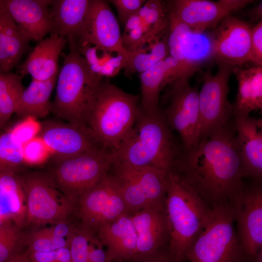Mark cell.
Returning a JSON list of instances; mask_svg holds the SVG:
<instances>
[{
  "instance_id": "obj_28",
  "label": "cell",
  "mask_w": 262,
  "mask_h": 262,
  "mask_svg": "<svg viewBox=\"0 0 262 262\" xmlns=\"http://www.w3.org/2000/svg\"><path fill=\"white\" fill-rule=\"evenodd\" d=\"M24 190L16 174H0V215L9 217L19 227L25 219Z\"/></svg>"
},
{
  "instance_id": "obj_34",
  "label": "cell",
  "mask_w": 262,
  "mask_h": 262,
  "mask_svg": "<svg viewBox=\"0 0 262 262\" xmlns=\"http://www.w3.org/2000/svg\"><path fill=\"white\" fill-rule=\"evenodd\" d=\"M27 243L30 252H48L69 246L67 239L52 237L44 229L33 232L28 237Z\"/></svg>"
},
{
  "instance_id": "obj_29",
  "label": "cell",
  "mask_w": 262,
  "mask_h": 262,
  "mask_svg": "<svg viewBox=\"0 0 262 262\" xmlns=\"http://www.w3.org/2000/svg\"><path fill=\"white\" fill-rule=\"evenodd\" d=\"M167 35L148 43L147 47L145 45L131 52L124 68L125 75L129 76L134 72L140 74L169 55Z\"/></svg>"
},
{
  "instance_id": "obj_7",
  "label": "cell",
  "mask_w": 262,
  "mask_h": 262,
  "mask_svg": "<svg viewBox=\"0 0 262 262\" xmlns=\"http://www.w3.org/2000/svg\"><path fill=\"white\" fill-rule=\"evenodd\" d=\"M49 173L58 189L75 205L94 186L115 162L113 152L103 147L68 157H55Z\"/></svg>"
},
{
  "instance_id": "obj_39",
  "label": "cell",
  "mask_w": 262,
  "mask_h": 262,
  "mask_svg": "<svg viewBox=\"0 0 262 262\" xmlns=\"http://www.w3.org/2000/svg\"><path fill=\"white\" fill-rule=\"evenodd\" d=\"M147 0H111L108 1L114 4L120 21L124 24L132 16L138 11Z\"/></svg>"
},
{
  "instance_id": "obj_36",
  "label": "cell",
  "mask_w": 262,
  "mask_h": 262,
  "mask_svg": "<svg viewBox=\"0 0 262 262\" xmlns=\"http://www.w3.org/2000/svg\"><path fill=\"white\" fill-rule=\"evenodd\" d=\"M22 153L25 164H41L52 155L44 141L38 136L22 144Z\"/></svg>"
},
{
  "instance_id": "obj_50",
  "label": "cell",
  "mask_w": 262,
  "mask_h": 262,
  "mask_svg": "<svg viewBox=\"0 0 262 262\" xmlns=\"http://www.w3.org/2000/svg\"><path fill=\"white\" fill-rule=\"evenodd\" d=\"M254 262H262V249L253 258Z\"/></svg>"
},
{
  "instance_id": "obj_44",
  "label": "cell",
  "mask_w": 262,
  "mask_h": 262,
  "mask_svg": "<svg viewBox=\"0 0 262 262\" xmlns=\"http://www.w3.org/2000/svg\"><path fill=\"white\" fill-rule=\"evenodd\" d=\"M75 227L68 221L61 222L53 225L52 227L44 228L45 231L54 237L67 239L73 232Z\"/></svg>"
},
{
  "instance_id": "obj_30",
  "label": "cell",
  "mask_w": 262,
  "mask_h": 262,
  "mask_svg": "<svg viewBox=\"0 0 262 262\" xmlns=\"http://www.w3.org/2000/svg\"><path fill=\"white\" fill-rule=\"evenodd\" d=\"M20 75L0 73V120L2 126L15 113L19 96L24 90Z\"/></svg>"
},
{
  "instance_id": "obj_26",
  "label": "cell",
  "mask_w": 262,
  "mask_h": 262,
  "mask_svg": "<svg viewBox=\"0 0 262 262\" xmlns=\"http://www.w3.org/2000/svg\"><path fill=\"white\" fill-rule=\"evenodd\" d=\"M29 42L0 0V73L9 72L17 66Z\"/></svg>"
},
{
  "instance_id": "obj_5",
  "label": "cell",
  "mask_w": 262,
  "mask_h": 262,
  "mask_svg": "<svg viewBox=\"0 0 262 262\" xmlns=\"http://www.w3.org/2000/svg\"><path fill=\"white\" fill-rule=\"evenodd\" d=\"M139 98L102 80L87 125L103 147L115 151L130 134L140 112Z\"/></svg>"
},
{
  "instance_id": "obj_4",
  "label": "cell",
  "mask_w": 262,
  "mask_h": 262,
  "mask_svg": "<svg viewBox=\"0 0 262 262\" xmlns=\"http://www.w3.org/2000/svg\"><path fill=\"white\" fill-rule=\"evenodd\" d=\"M164 207L169 251L183 262L188 249L208 222L212 208L173 170L167 173Z\"/></svg>"
},
{
  "instance_id": "obj_32",
  "label": "cell",
  "mask_w": 262,
  "mask_h": 262,
  "mask_svg": "<svg viewBox=\"0 0 262 262\" xmlns=\"http://www.w3.org/2000/svg\"><path fill=\"white\" fill-rule=\"evenodd\" d=\"M24 164L22 144L10 131L0 134V174H16Z\"/></svg>"
},
{
  "instance_id": "obj_21",
  "label": "cell",
  "mask_w": 262,
  "mask_h": 262,
  "mask_svg": "<svg viewBox=\"0 0 262 262\" xmlns=\"http://www.w3.org/2000/svg\"><path fill=\"white\" fill-rule=\"evenodd\" d=\"M96 232L109 262L130 261L137 255V234L130 213L103 224Z\"/></svg>"
},
{
  "instance_id": "obj_20",
  "label": "cell",
  "mask_w": 262,
  "mask_h": 262,
  "mask_svg": "<svg viewBox=\"0 0 262 262\" xmlns=\"http://www.w3.org/2000/svg\"><path fill=\"white\" fill-rule=\"evenodd\" d=\"M233 125L236 142L241 158L245 177L256 182L262 178V119L235 116Z\"/></svg>"
},
{
  "instance_id": "obj_47",
  "label": "cell",
  "mask_w": 262,
  "mask_h": 262,
  "mask_svg": "<svg viewBox=\"0 0 262 262\" xmlns=\"http://www.w3.org/2000/svg\"><path fill=\"white\" fill-rule=\"evenodd\" d=\"M251 21L258 20H262V3L261 2L257 6L247 11L246 14Z\"/></svg>"
},
{
  "instance_id": "obj_40",
  "label": "cell",
  "mask_w": 262,
  "mask_h": 262,
  "mask_svg": "<svg viewBox=\"0 0 262 262\" xmlns=\"http://www.w3.org/2000/svg\"><path fill=\"white\" fill-rule=\"evenodd\" d=\"M250 59L254 66H262V20L251 30Z\"/></svg>"
},
{
  "instance_id": "obj_24",
  "label": "cell",
  "mask_w": 262,
  "mask_h": 262,
  "mask_svg": "<svg viewBox=\"0 0 262 262\" xmlns=\"http://www.w3.org/2000/svg\"><path fill=\"white\" fill-rule=\"evenodd\" d=\"M90 3L91 0H52L49 7L51 33L66 38L67 42L75 41L82 28Z\"/></svg>"
},
{
  "instance_id": "obj_22",
  "label": "cell",
  "mask_w": 262,
  "mask_h": 262,
  "mask_svg": "<svg viewBox=\"0 0 262 262\" xmlns=\"http://www.w3.org/2000/svg\"><path fill=\"white\" fill-rule=\"evenodd\" d=\"M130 215L137 237L136 255L153 252L169 239L164 206L145 208Z\"/></svg>"
},
{
  "instance_id": "obj_48",
  "label": "cell",
  "mask_w": 262,
  "mask_h": 262,
  "mask_svg": "<svg viewBox=\"0 0 262 262\" xmlns=\"http://www.w3.org/2000/svg\"><path fill=\"white\" fill-rule=\"evenodd\" d=\"M142 25L141 20L138 14L131 16L125 23L124 30H130L138 28Z\"/></svg>"
},
{
  "instance_id": "obj_15",
  "label": "cell",
  "mask_w": 262,
  "mask_h": 262,
  "mask_svg": "<svg viewBox=\"0 0 262 262\" xmlns=\"http://www.w3.org/2000/svg\"><path fill=\"white\" fill-rule=\"evenodd\" d=\"M252 0H168L169 9L194 34H201L208 29L214 30L227 16L252 3Z\"/></svg>"
},
{
  "instance_id": "obj_51",
  "label": "cell",
  "mask_w": 262,
  "mask_h": 262,
  "mask_svg": "<svg viewBox=\"0 0 262 262\" xmlns=\"http://www.w3.org/2000/svg\"><path fill=\"white\" fill-rule=\"evenodd\" d=\"M13 221L9 217L3 216V215H0V226L6 223V222L9 221Z\"/></svg>"
},
{
  "instance_id": "obj_10",
  "label": "cell",
  "mask_w": 262,
  "mask_h": 262,
  "mask_svg": "<svg viewBox=\"0 0 262 262\" xmlns=\"http://www.w3.org/2000/svg\"><path fill=\"white\" fill-rule=\"evenodd\" d=\"M218 69L213 75L211 68L203 74V83L198 92L199 141L233 123L232 105L228 99L229 78L235 66L217 62Z\"/></svg>"
},
{
  "instance_id": "obj_2",
  "label": "cell",
  "mask_w": 262,
  "mask_h": 262,
  "mask_svg": "<svg viewBox=\"0 0 262 262\" xmlns=\"http://www.w3.org/2000/svg\"><path fill=\"white\" fill-rule=\"evenodd\" d=\"M160 108L147 112L141 108L133 129L113 151L115 162L151 167L166 173L173 170L182 150Z\"/></svg>"
},
{
  "instance_id": "obj_42",
  "label": "cell",
  "mask_w": 262,
  "mask_h": 262,
  "mask_svg": "<svg viewBox=\"0 0 262 262\" xmlns=\"http://www.w3.org/2000/svg\"><path fill=\"white\" fill-rule=\"evenodd\" d=\"M103 246L93 233L89 242L87 262H109Z\"/></svg>"
},
{
  "instance_id": "obj_13",
  "label": "cell",
  "mask_w": 262,
  "mask_h": 262,
  "mask_svg": "<svg viewBox=\"0 0 262 262\" xmlns=\"http://www.w3.org/2000/svg\"><path fill=\"white\" fill-rule=\"evenodd\" d=\"M76 47L88 45L98 47L123 57L127 63L131 52L124 47L118 21L108 1L91 0L82 28L75 41Z\"/></svg>"
},
{
  "instance_id": "obj_46",
  "label": "cell",
  "mask_w": 262,
  "mask_h": 262,
  "mask_svg": "<svg viewBox=\"0 0 262 262\" xmlns=\"http://www.w3.org/2000/svg\"><path fill=\"white\" fill-rule=\"evenodd\" d=\"M54 253L58 262H72L69 246L56 249Z\"/></svg>"
},
{
  "instance_id": "obj_45",
  "label": "cell",
  "mask_w": 262,
  "mask_h": 262,
  "mask_svg": "<svg viewBox=\"0 0 262 262\" xmlns=\"http://www.w3.org/2000/svg\"><path fill=\"white\" fill-rule=\"evenodd\" d=\"M31 262H58L54 250L48 252H30Z\"/></svg>"
},
{
  "instance_id": "obj_41",
  "label": "cell",
  "mask_w": 262,
  "mask_h": 262,
  "mask_svg": "<svg viewBox=\"0 0 262 262\" xmlns=\"http://www.w3.org/2000/svg\"><path fill=\"white\" fill-rule=\"evenodd\" d=\"M131 262H180L172 254L168 248H162L150 253L137 255L130 260Z\"/></svg>"
},
{
  "instance_id": "obj_18",
  "label": "cell",
  "mask_w": 262,
  "mask_h": 262,
  "mask_svg": "<svg viewBox=\"0 0 262 262\" xmlns=\"http://www.w3.org/2000/svg\"><path fill=\"white\" fill-rule=\"evenodd\" d=\"M38 136L58 157L73 156L102 147L87 127L67 122H44Z\"/></svg>"
},
{
  "instance_id": "obj_1",
  "label": "cell",
  "mask_w": 262,
  "mask_h": 262,
  "mask_svg": "<svg viewBox=\"0 0 262 262\" xmlns=\"http://www.w3.org/2000/svg\"><path fill=\"white\" fill-rule=\"evenodd\" d=\"M173 170L211 208L231 201L245 187L233 122L181 151Z\"/></svg>"
},
{
  "instance_id": "obj_53",
  "label": "cell",
  "mask_w": 262,
  "mask_h": 262,
  "mask_svg": "<svg viewBox=\"0 0 262 262\" xmlns=\"http://www.w3.org/2000/svg\"><path fill=\"white\" fill-rule=\"evenodd\" d=\"M117 262H123V261H117Z\"/></svg>"
},
{
  "instance_id": "obj_14",
  "label": "cell",
  "mask_w": 262,
  "mask_h": 262,
  "mask_svg": "<svg viewBox=\"0 0 262 262\" xmlns=\"http://www.w3.org/2000/svg\"><path fill=\"white\" fill-rule=\"evenodd\" d=\"M237 234L246 256L262 249V188L260 182L246 187L231 201Z\"/></svg>"
},
{
  "instance_id": "obj_12",
  "label": "cell",
  "mask_w": 262,
  "mask_h": 262,
  "mask_svg": "<svg viewBox=\"0 0 262 262\" xmlns=\"http://www.w3.org/2000/svg\"><path fill=\"white\" fill-rule=\"evenodd\" d=\"M190 78L184 77L171 84V89L165 95L170 104L164 112L171 129L180 135L183 150L199 142L198 91L190 85Z\"/></svg>"
},
{
  "instance_id": "obj_52",
  "label": "cell",
  "mask_w": 262,
  "mask_h": 262,
  "mask_svg": "<svg viewBox=\"0 0 262 262\" xmlns=\"http://www.w3.org/2000/svg\"><path fill=\"white\" fill-rule=\"evenodd\" d=\"M2 126L1 125V122H0V128H1Z\"/></svg>"
},
{
  "instance_id": "obj_35",
  "label": "cell",
  "mask_w": 262,
  "mask_h": 262,
  "mask_svg": "<svg viewBox=\"0 0 262 262\" xmlns=\"http://www.w3.org/2000/svg\"><path fill=\"white\" fill-rule=\"evenodd\" d=\"M94 232L82 225L75 227L67 238L72 262H87L89 242Z\"/></svg>"
},
{
  "instance_id": "obj_49",
  "label": "cell",
  "mask_w": 262,
  "mask_h": 262,
  "mask_svg": "<svg viewBox=\"0 0 262 262\" xmlns=\"http://www.w3.org/2000/svg\"><path fill=\"white\" fill-rule=\"evenodd\" d=\"M9 262H31L30 253L27 249L25 252H21L13 258Z\"/></svg>"
},
{
  "instance_id": "obj_33",
  "label": "cell",
  "mask_w": 262,
  "mask_h": 262,
  "mask_svg": "<svg viewBox=\"0 0 262 262\" xmlns=\"http://www.w3.org/2000/svg\"><path fill=\"white\" fill-rule=\"evenodd\" d=\"M19 227L12 220L0 226V262H9L22 252L24 237Z\"/></svg>"
},
{
  "instance_id": "obj_8",
  "label": "cell",
  "mask_w": 262,
  "mask_h": 262,
  "mask_svg": "<svg viewBox=\"0 0 262 262\" xmlns=\"http://www.w3.org/2000/svg\"><path fill=\"white\" fill-rule=\"evenodd\" d=\"M25 197L27 226L68 221L75 205L56 187L49 173L30 172L19 176Z\"/></svg>"
},
{
  "instance_id": "obj_23",
  "label": "cell",
  "mask_w": 262,
  "mask_h": 262,
  "mask_svg": "<svg viewBox=\"0 0 262 262\" xmlns=\"http://www.w3.org/2000/svg\"><path fill=\"white\" fill-rule=\"evenodd\" d=\"M67 40L51 33L39 41L19 66L20 76L30 75L32 79L44 81L58 74V60Z\"/></svg>"
},
{
  "instance_id": "obj_25",
  "label": "cell",
  "mask_w": 262,
  "mask_h": 262,
  "mask_svg": "<svg viewBox=\"0 0 262 262\" xmlns=\"http://www.w3.org/2000/svg\"><path fill=\"white\" fill-rule=\"evenodd\" d=\"M233 73L238 83L236 100L232 105L233 115L248 116L250 113L262 109V66L247 69L234 68Z\"/></svg>"
},
{
  "instance_id": "obj_31",
  "label": "cell",
  "mask_w": 262,
  "mask_h": 262,
  "mask_svg": "<svg viewBox=\"0 0 262 262\" xmlns=\"http://www.w3.org/2000/svg\"><path fill=\"white\" fill-rule=\"evenodd\" d=\"M168 12L169 18V29L167 35L168 55L179 61L195 63L190 61L187 55L188 43L190 38L194 33L187 25L180 21L176 17L168 7Z\"/></svg>"
},
{
  "instance_id": "obj_38",
  "label": "cell",
  "mask_w": 262,
  "mask_h": 262,
  "mask_svg": "<svg viewBox=\"0 0 262 262\" xmlns=\"http://www.w3.org/2000/svg\"><path fill=\"white\" fill-rule=\"evenodd\" d=\"M41 129V123L37 119L29 116L16 124L10 131L22 144L38 136Z\"/></svg>"
},
{
  "instance_id": "obj_16",
  "label": "cell",
  "mask_w": 262,
  "mask_h": 262,
  "mask_svg": "<svg viewBox=\"0 0 262 262\" xmlns=\"http://www.w3.org/2000/svg\"><path fill=\"white\" fill-rule=\"evenodd\" d=\"M251 28L231 15L213 30L209 40L211 55L217 62L241 66L250 59Z\"/></svg>"
},
{
  "instance_id": "obj_9",
  "label": "cell",
  "mask_w": 262,
  "mask_h": 262,
  "mask_svg": "<svg viewBox=\"0 0 262 262\" xmlns=\"http://www.w3.org/2000/svg\"><path fill=\"white\" fill-rule=\"evenodd\" d=\"M131 214L145 208L164 207L167 173L151 167H136L114 162L110 170Z\"/></svg>"
},
{
  "instance_id": "obj_43",
  "label": "cell",
  "mask_w": 262,
  "mask_h": 262,
  "mask_svg": "<svg viewBox=\"0 0 262 262\" xmlns=\"http://www.w3.org/2000/svg\"><path fill=\"white\" fill-rule=\"evenodd\" d=\"M127 64L126 59L121 55L113 56L102 67L99 75L103 77H114Z\"/></svg>"
},
{
  "instance_id": "obj_17",
  "label": "cell",
  "mask_w": 262,
  "mask_h": 262,
  "mask_svg": "<svg viewBox=\"0 0 262 262\" xmlns=\"http://www.w3.org/2000/svg\"><path fill=\"white\" fill-rule=\"evenodd\" d=\"M200 64L179 61L168 55L140 74L141 109L147 112L159 109V95L165 86L184 77H191Z\"/></svg>"
},
{
  "instance_id": "obj_19",
  "label": "cell",
  "mask_w": 262,
  "mask_h": 262,
  "mask_svg": "<svg viewBox=\"0 0 262 262\" xmlns=\"http://www.w3.org/2000/svg\"><path fill=\"white\" fill-rule=\"evenodd\" d=\"M23 34L39 41L52 31L49 7L52 0H0Z\"/></svg>"
},
{
  "instance_id": "obj_11",
  "label": "cell",
  "mask_w": 262,
  "mask_h": 262,
  "mask_svg": "<svg viewBox=\"0 0 262 262\" xmlns=\"http://www.w3.org/2000/svg\"><path fill=\"white\" fill-rule=\"evenodd\" d=\"M81 225L95 232L103 224L129 213L115 179L109 171L77 200Z\"/></svg>"
},
{
  "instance_id": "obj_27",
  "label": "cell",
  "mask_w": 262,
  "mask_h": 262,
  "mask_svg": "<svg viewBox=\"0 0 262 262\" xmlns=\"http://www.w3.org/2000/svg\"><path fill=\"white\" fill-rule=\"evenodd\" d=\"M58 74L44 81L32 79L28 87L21 93L15 113L22 119L29 116L37 119L47 116L50 112V97Z\"/></svg>"
},
{
  "instance_id": "obj_3",
  "label": "cell",
  "mask_w": 262,
  "mask_h": 262,
  "mask_svg": "<svg viewBox=\"0 0 262 262\" xmlns=\"http://www.w3.org/2000/svg\"><path fill=\"white\" fill-rule=\"evenodd\" d=\"M58 74L50 112L67 123L87 127L103 77L93 73L73 43Z\"/></svg>"
},
{
  "instance_id": "obj_6",
  "label": "cell",
  "mask_w": 262,
  "mask_h": 262,
  "mask_svg": "<svg viewBox=\"0 0 262 262\" xmlns=\"http://www.w3.org/2000/svg\"><path fill=\"white\" fill-rule=\"evenodd\" d=\"M212 208L210 218L191 246L189 262H242L246 255L234 226L231 201Z\"/></svg>"
},
{
  "instance_id": "obj_37",
  "label": "cell",
  "mask_w": 262,
  "mask_h": 262,
  "mask_svg": "<svg viewBox=\"0 0 262 262\" xmlns=\"http://www.w3.org/2000/svg\"><path fill=\"white\" fill-rule=\"evenodd\" d=\"M76 47L91 71L98 75L100 74L102 67L113 56L112 53L94 46L84 45Z\"/></svg>"
}]
</instances>
